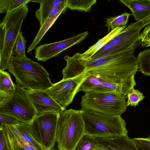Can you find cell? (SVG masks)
I'll use <instances>...</instances> for the list:
<instances>
[{
    "mask_svg": "<svg viewBox=\"0 0 150 150\" xmlns=\"http://www.w3.org/2000/svg\"><path fill=\"white\" fill-rule=\"evenodd\" d=\"M134 49L112 53L96 59L85 60L84 71L97 75L113 83H121L127 81L138 71Z\"/></svg>",
    "mask_w": 150,
    "mask_h": 150,
    "instance_id": "obj_1",
    "label": "cell"
},
{
    "mask_svg": "<svg viewBox=\"0 0 150 150\" xmlns=\"http://www.w3.org/2000/svg\"><path fill=\"white\" fill-rule=\"evenodd\" d=\"M8 70L15 77L17 84L25 89L47 90L53 84L43 66L27 57L12 56Z\"/></svg>",
    "mask_w": 150,
    "mask_h": 150,
    "instance_id": "obj_2",
    "label": "cell"
},
{
    "mask_svg": "<svg viewBox=\"0 0 150 150\" xmlns=\"http://www.w3.org/2000/svg\"><path fill=\"white\" fill-rule=\"evenodd\" d=\"M85 133L95 138L127 135L125 121L120 115H108L81 109Z\"/></svg>",
    "mask_w": 150,
    "mask_h": 150,
    "instance_id": "obj_3",
    "label": "cell"
},
{
    "mask_svg": "<svg viewBox=\"0 0 150 150\" xmlns=\"http://www.w3.org/2000/svg\"><path fill=\"white\" fill-rule=\"evenodd\" d=\"M85 134L81 111L70 109L60 115L56 134L59 150H74L80 139Z\"/></svg>",
    "mask_w": 150,
    "mask_h": 150,
    "instance_id": "obj_4",
    "label": "cell"
},
{
    "mask_svg": "<svg viewBox=\"0 0 150 150\" xmlns=\"http://www.w3.org/2000/svg\"><path fill=\"white\" fill-rule=\"evenodd\" d=\"M81 97V109L97 111L111 116L120 115L126 110V97L115 92L86 91Z\"/></svg>",
    "mask_w": 150,
    "mask_h": 150,
    "instance_id": "obj_5",
    "label": "cell"
},
{
    "mask_svg": "<svg viewBox=\"0 0 150 150\" xmlns=\"http://www.w3.org/2000/svg\"><path fill=\"white\" fill-rule=\"evenodd\" d=\"M27 4L6 14L2 23L5 28L4 42L0 53V70L8 69L13 46L21 32L22 23L28 12Z\"/></svg>",
    "mask_w": 150,
    "mask_h": 150,
    "instance_id": "obj_6",
    "label": "cell"
},
{
    "mask_svg": "<svg viewBox=\"0 0 150 150\" xmlns=\"http://www.w3.org/2000/svg\"><path fill=\"white\" fill-rule=\"evenodd\" d=\"M25 90L16 84L12 96L0 98V113L12 117L20 122L30 123L37 115Z\"/></svg>",
    "mask_w": 150,
    "mask_h": 150,
    "instance_id": "obj_7",
    "label": "cell"
},
{
    "mask_svg": "<svg viewBox=\"0 0 150 150\" xmlns=\"http://www.w3.org/2000/svg\"><path fill=\"white\" fill-rule=\"evenodd\" d=\"M60 115L53 112L36 115L28 124L30 133L45 150H52L56 142V131Z\"/></svg>",
    "mask_w": 150,
    "mask_h": 150,
    "instance_id": "obj_8",
    "label": "cell"
},
{
    "mask_svg": "<svg viewBox=\"0 0 150 150\" xmlns=\"http://www.w3.org/2000/svg\"><path fill=\"white\" fill-rule=\"evenodd\" d=\"M88 74L86 71L74 77L62 79L53 84L47 90L58 104L66 108L72 103L79 88Z\"/></svg>",
    "mask_w": 150,
    "mask_h": 150,
    "instance_id": "obj_9",
    "label": "cell"
},
{
    "mask_svg": "<svg viewBox=\"0 0 150 150\" xmlns=\"http://www.w3.org/2000/svg\"><path fill=\"white\" fill-rule=\"evenodd\" d=\"M134 75L126 82L121 83H113L99 76L89 73L88 76L79 88L78 92L92 91L97 92H115L127 96L130 90L136 86Z\"/></svg>",
    "mask_w": 150,
    "mask_h": 150,
    "instance_id": "obj_10",
    "label": "cell"
},
{
    "mask_svg": "<svg viewBox=\"0 0 150 150\" xmlns=\"http://www.w3.org/2000/svg\"><path fill=\"white\" fill-rule=\"evenodd\" d=\"M140 21L132 23L126 27L120 33L112 38L109 49L104 56L131 49L135 50L142 42L139 39L140 32L142 28Z\"/></svg>",
    "mask_w": 150,
    "mask_h": 150,
    "instance_id": "obj_11",
    "label": "cell"
},
{
    "mask_svg": "<svg viewBox=\"0 0 150 150\" xmlns=\"http://www.w3.org/2000/svg\"><path fill=\"white\" fill-rule=\"evenodd\" d=\"M88 34L86 31L62 41L38 46L35 49V57L38 61L45 62L57 56L73 45L81 42L86 38Z\"/></svg>",
    "mask_w": 150,
    "mask_h": 150,
    "instance_id": "obj_12",
    "label": "cell"
},
{
    "mask_svg": "<svg viewBox=\"0 0 150 150\" xmlns=\"http://www.w3.org/2000/svg\"><path fill=\"white\" fill-rule=\"evenodd\" d=\"M26 93L34 106L37 115L47 112L60 115L66 108L58 104L49 94L47 90H25Z\"/></svg>",
    "mask_w": 150,
    "mask_h": 150,
    "instance_id": "obj_13",
    "label": "cell"
},
{
    "mask_svg": "<svg viewBox=\"0 0 150 150\" xmlns=\"http://www.w3.org/2000/svg\"><path fill=\"white\" fill-rule=\"evenodd\" d=\"M97 147L105 150H138L127 135L95 138Z\"/></svg>",
    "mask_w": 150,
    "mask_h": 150,
    "instance_id": "obj_14",
    "label": "cell"
},
{
    "mask_svg": "<svg viewBox=\"0 0 150 150\" xmlns=\"http://www.w3.org/2000/svg\"><path fill=\"white\" fill-rule=\"evenodd\" d=\"M67 0H62L52 11L42 25L33 40L27 48L28 53L35 48L44 35L52 26L59 16L67 8Z\"/></svg>",
    "mask_w": 150,
    "mask_h": 150,
    "instance_id": "obj_15",
    "label": "cell"
},
{
    "mask_svg": "<svg viewBox=\"0 0 150 150\" xmlns=\"http://www.w3.org/2000/svg\"><path fill=\"white\" fill-rule=\"evenodd\" d=\"M131 11L132 15L137 21L150 14V0H120Z\"/></svg>",
    "mask_w": 150,
    "mask_h": 150,
    "instance_id": "obj_16",
    "label": "cell"
},
{
    "mask_svg": "<svg viewBox=\"0 0 150 150\" xmlns=\"http://www.w3.org/2000/svg\"><path fill=\"white\" fill-rule=\"evenodd\" d=\"M0 150H24L7 125L0 126Z\"/></svg>",
    "mask_w": 150,
    "mask_h": 150,
    "instance_id": "obj_17",
    "label": "cell"
},
{
    "mask_svg": "<svg viewBox=\"0 0 150 150\" xmlns=\"http://www.w3.org/2000/svg\"><path fill=\"white\" fill-rule=\"evenodd\" d=\"M125 27V26H119L111 31L103 38L98 40L96 44L90 47L86 51L81 54V58L86 61L89 60L96 53L119 34Z\"/></svg>",
    "mask_w": 150,
    "mask_h": 150,
    "instance_id": "obj_18",
    "label": "cell"
},
{
    "mask_svg": "<svg viewBox=\"0 0 150 150\" xmlns=\"http://www.w3.org/2000/svg\"><path fill=\"white\" fill-rule=\"evenodd\" d=\"M62 0H31V2L38 3L39 8L36 11L35 15L39 22L40 26L48 17L52 10Z\"/></svg>",
    "mask_w": 150,
    "mask_h": 150,
    "instance_id": "obj_19",
    "label": "cell"
},
{
    "mask_svg": "<svg viewBox=\"0 0 150 150\" xmlns=\"http://www.w3.org/2000/svg\"><path fill=\"white\" fill-rule=\"evenodd\" d=\"M15 89L16 84L13 83L9 74L0 70V98L12 96Z\"/></svg>",
    "mask_w": 150,
    "mask_h": 150,
    "instance_id": "obj_20",
    "label": "cell"
},
{
    "mask_svg": "<svg viewBox=\"0 0 150 150\" xmlns=\"http://www.w3.org/2000/svg\"><path fill=\"white\" fill-rule=\"evenodd\" d=\"M9 125L24 139L31 144L37 150H45L30 133L28 129V124L20 122L15 125Z\"/></svg>",
    "mask_w": 150,
    "mask_h": 150,
    "instance_id": "obj_21",
    "label": "cell"
},
{
    "mask_svg": "<svg viewBox=\"0 0 150 150\" xmlns=\"http://www.w3.org/2000/svg\"><path fill=\"white\" fill-rule=\"evenodd\" d=\"M131 14L125 12L119 16L110 17L106 19L105 26L108 28V32H110L115 28L119 26L127 27Z\"/></svg>",
    "mask_w": 150,
    "mask_h": 150,
    "instance_id": "obj_22",
    "label": "cell"
},
{
    "mask_svg": "<svg viewBox=\"0 0 150 150\" xmlns=\"http://www.w3.org/2000/svg\"><path fill=\"white\" fill-rule=\"evenodd\" d=\"M96 0H67V7L72 10L89 12Z\"/></svg>",
    "mask_w": 150,
    "mask_h": 150,
    "instance_id": "obj_23",
    "label": "cell"
},
{
    "mask_svg": "<svg viewBox=\"0 0 150 150\" xmlns=\"http://www.w3.org/2000/svg\"><path fill=\"white\" fill-rule=\"evenodd\" d=\"M139 71L150 76V49L141 52L137 58Z\"/></svg>",
    "mask_w": 150,
    "mask_h": 150,
    "instance_id": "obj_24",
    "label": "cell"
},
{
    "mask_svg": "<svg viewBox=\"0 0 150 150\" xmlns=\"http://www.w3.org/2000/svg\"><path fill=\"white\" fill-rule=\"evenodd\" d=\"M31 1V0H0V13L6 14Z\"/></svg>",
    "mask_w": 150,
    "mask_h": 150,
    "instance_id": "obj_25",
    "label": "cell"
},
{
    "mask_svg": "<svg viewBox=\"0 0 150 150\" xmlns=\"http://www.w3.org/2000/svg\"><path fill=\"white\" fill-rule=\"evenodd\" d=\"M97 148L95 138L85 134L79 142L74 150H96Z\"/></svg>",
    "mask_w": 150,
    "mask_h": 150,
    "instance_id": "obj_26",
    "label": "cell"
},
{
    "mask_svg": "<svg viewBox=\"0 0 150 150\" xmlns=\"http://www.w3.org/2000/svg\"><path fill=\"white\" fill-rule=\"evenodd\" d=\"M26 41L23 33L21 32L18 36L13 46L12 55L19 58H25V49Z\"/></svg>",
    "mask_w": 150,
    "mask_h": 150,
    "instance_id": "obj_27",
    "label": "cell"
},
{
    "mask_svg": "<svg viewBox=\"0 0 150 150\" xmlns=\"http://www.w3.org/2000/svg\"><path fill=\"white\" fill-rule=\"evenodd\" d=\"M126 98H128L127 102V106L130 105L135 107L145 98L142 93L134 88L130 90Z\"/></svg>",
    "mask_w": 150,
    "mask_h": 150,
    "instance_id": "obj_28",
    "label": "cell"
},
{
    "mask_svg": "<svg viewBox=\"0 0 150 150\" xmlns=\"http://www.w3.org/2000/svg\"><path fill=\"white\" fill-rule=\"evenodd\" d=\"M139 39L141 40L142 47L150 46V24L145 26L143 31L140 33Z\"/></svg>",
    "mask_w": 150,
    "mask_h": 150,
    "instance_id": "obj_29",
    "label": "cell"
},
{
    "mask_svg": "<svg viewBox=\"0 0 150 150\" xmlns=\"http://www.w3.org/2000/svg\"><path fill=\"white\" fill-rule=\"evenodd\" d=\"M21 146L25 150H37L30 143L25 141L9 125H7Z\"/></svg>",
    "mask_w": 150,
    "mask_h": 150,
    "instance_id": "obj_30",
    "label": "cell"
},
{
    "mask_svg": "<svg viewBox=\"0 0 150 150\" xmlns=\"http://www.w3.org/2000/svg\"><path fill=\"white\" fill-rule=\"evenodd\" d=\"M138 146L144 149L150 150V137L146 138H135L132 139Z\"/></svg>",
    "mask_w": 150,
    "mask_h": 150,
    "instance_id": "obj_31",
    "label": "cell"
},
{
    "mask_svg": "<svg viewBox=\"0 0 150 150\" xmlns=\"http://www.w3.org/2000/svg\"><path fill=\"white\" fill-rule=\"evenodd\" d=\"M20 122L17 119L11 116L0 113V126L15 125Z\"/></svg>",
    "mask_w": 150,
    "mask_h": 150,
    "instance_id": "obj_32",
    "label": "cell"
},
{
    "mask_svg": "<svg viewBox=\"0 0 150 150\" xmlns=\"http://www.w3.org/2000/svg\"><path fill=\"white\" fill-rule=\"evenodd\" d=\"M5 32V28L4 24L1 23L0 24V53L3 50Z\"/></svg>",
    "mask_w": 150,
    "mask_h": 150,
    "instance_id": "obj_33",
    "label": "cell"
},
{
    "mask_svg": "<svg viewBox=\"0 0 150 150\" xmlns=\"http://www.w3.org/2000/svg\"><path fill=\"white\" fill-rule=\"evenodd\" d=\"M137 146V148L138 150H146V149H142L140 148V147L138 146Z\"/></svg>",
    "mask_w": 150,
    "mask_h": 150,
    "instance_id": "obj_34",
    "label": "cell"
},
{
    "mask_svg": "<svg viewBox=\"0 0 150 150\" xmlns=\"http://www.w3.org/2000/svg\"><path fill=\"white\" fill-rule=\"evenodd\" d=\"M96 150H104L102 149H101V148H98V147Z\"/></svg>",
    "mask_w": 150,
    "mask_h": 150,
    "instance_id": "obj_35",
    "label": "cell"
},
{
    "mask_svg": "<svg viewBox=\"0 0 150 150\" xmlns=\"http://www.w3.org/2000/svg\"><path fill=\"white\" fill-rule=\"evenodd\" d=\"M52 150H59L58 149H52Z\"/></svg>",
    "mask_w": 150,
    "mask_h": 150,
    "instance_id": "obj_36",
    "label": "cell"
},
{
    "mask_svg": "<svg viewBox=\"0 0 150 150\" xmlns=\"http://www.w3.org/2000/svg\"><path fill=\"white\" fill-rule=\"evenodd\" d=\"M24 150H25L24 149Z\"/></svg>",
    "mask_w": 150,
    "mask_h": 150,
    "instance_id": "obj_37",
    "label": "cell"
}]
</instances>
